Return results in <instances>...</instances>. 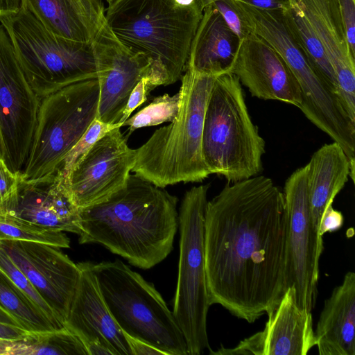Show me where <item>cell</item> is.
Instances as JSON below:
<instances>
[{
	"mask_svg": "<svg viewBox=\"0 0 355 355\" xmlns=\"http://www.w3.org/2000/svg\"><path fill=\"white\" fill-rule=\"evenodd\" d=\"M205 262L210 305L253 323L292 285L284 193L263 175L207 201Z\"/></svg>",
	"mask_w": 355,
	"mask_h": 355,
	"instance_id": "cell-1",
	"label": "cell"
},
{
	"mask_svg": "<svg viewBox=\"0 0 355 355\" xmlns=\"http://www.w3.org/2000/svg\"><path fill=\"white\" fill-rule=\"evenodd\" d=\"M178 199L136 175L105 200L80 209L79 243H98L150 269L171 253L178 227Z\"/></svg>",
	"mask_w": 355,
	"mask_h": 355,
	"instance_id": "cell-2",
	"label": "cell"
},
{
	"mask_svg": "<svg viewBox=\"0 0 355 355\" xmlns=\"http://www.w3.org/2000/svg\"><path fill=\"white\" fill-rule=\"evenodd\" d=\"M203 10L199 0L189 6L175 0H117L105 19L122 44L150 60L155 88L182 77Z\"/></svg>",
	"mask_w": 355,
	"mask_h": 355,
	"instance_id": "cell-3",
	"label": "cell"
},
{
	"mask_svg": "<svg viewBox=\"0 0 355 355\" xmlns=\"http://www.w3.org/2000/svg\"><path fill=\"white\" fill-rule=\"evenodd\" d=\"M179 92L181 105L168 125L156 130L136 149L132 172L161 188L180 182H198L210 173L202 141L207 101L216 76L186 68Z\"/></svg>",
	"mask_w": 355,
	"mask_h": 355,
	"instance_id": "cell-4",
	"label": "cell"
},
{
	"mask_svg": "<svg viewBox=\"0 0 355 355\" xmlns=\"http://www.w3.org/2000/svg\"><path fill=\"white\" fill-rule=\"evenodd\" d=\"M202 150L210 174L236 182L259 175L265 141L253 123L241 84L232 73L216 78L207 101Z\"/></svg>",
	"mask_w": 355,
	"mask_h": 355,
	"instance_id": "cell-5",
	"label": "cell"
},
{
	"mask_svg": "<svg viewBox=\"0 0 355 355\" xmlns=\"http://www.w3.org/2000/svg\"><path fill=\"white\" fill-rule=\"evenodd\" d=\"M103 298L123 333L166 355H189L173 312L154 285L123 261L89 262Z\"/></svg>",
	"mask_w": 355,
	"mask_h": 355,
	"instance_id": "cell-6",
	"label": "cell"
},
{
	"mask_svg": "<svg viewBox=\"0 0 355 355\" xmlns=\"http://www.w3.org/2000/svg\"><path fill=\"white\" fill-rule=\"evenodd\" d=\"M0 22L40 99L71 84L97 78L92 42L55 35L22 3L15 12L1 16Z\"/></svg>",
	"mask_w": 355,
	"mask_h": 355,
	"instance_id": "cell-7",
	"label": "cell"
},
{
	"mask_svg": "<svg viewBox=\"0 0 355 355\" xmlns=\"http://www.w3.org/2000/svg\"><path fill=\"white\" fill-rule=\"evenodd\" d=\"M209 184L192 187L178 215L180 256L173 316L184 337L189 355L210 349L207 317L209 301L205 262V216Z\"/></svg>",
	"mask_w": 355,
	"mask_h": 355,
	"instance_id": "cell-8",
	"label": "cell"
},
{
	"mask_svg": "<svg viewBox=\"0 0 355 355\" xmlns=\"http://www.w3.org/2000/svg\"><path fill=\"white\" fill-rule=\"evenodd\" d=\"M99 84L91 78L67 85L42 99L31 148L19 175L24 181L49 176L97 117Z\"/></svg>",
	"mask_w": 355,
	"mask_h": 355,
	"instance_id": "cell-9",
	"label": "cell"
},
{
	"mask_svg": "<svg viewBox=\"0 0 355 355\" xmlns=\"http://www.w3.org/2000/svg\"><path fill=\"white\" fill-rule=\"evenodd\" d=\"M40 99L28 82L6 30L0 25V137L2 158L22 172L35 132Z\"/></svg>",
	"mask_w": 355,
	"mask_h": 355,
	"instance_id": "cell-10",
	"label": "cell"
},
{
	"mask_svg": "<svg viewBox=\"0 0 355 355\" xmlns=\"http://www.w3.org/2000/svg\"><path fill=\"white\" fill-rule=\"evenodd\" d=\"M283 193L291 282L300 306L311 312L317 299L319 261L324 247L322 237L313 224L306 166L297 168L288 177Z\"/></svg>",
	"mask_w": 355,
	"mask_h": 355,
	"instance_id": "cell-11",
	"label": "cell"
},
{
	"mask_svg": "<svg viewBox=\"0 0 355 355\" xmlns=\"http://www.w3.org/2000/svg\"><path fill=\"white\" fill-rule=\"evenodd\" d=\"M121 127L98 139L71 172L68 187L79 209L100 203L123 188L136 162Z\"/></svg>",
	"mask_w": 355,
	"mask_h": 355,
	"instance_id": "cell-12",
	"label": "cell"
},
{
	"mask_svg": "<svg viewBox=\"0 0 355 355\" xmlns=\"http://www.w3.org/2000/svg\"><path fill=\"white\" fill-rule=\"evenodd\" d=\"M0 247L64 324L79 282L78 266L48 243L0 240Z\"/></svg>",
	"mask_w": 355,
	"mask_h": 355,
	"instance_id": "cell-13",
	"label": "cell"
},
{
	"mask_svg": "<svg viewBox=\"0 0 355 355\" xmlns=\"http://www.w3.org/2000/svg\"><path fill=\"white\" fill-rule=\"evenodd\" d=\"M92 46L100 90L96 119L105 123H120L132 90L150 76L151 63L144 55L122 44L105 19Z\"/></svg>",
	"mask_w": 355,
	"mask_h": 355,
	"instance_id": "cell-14",
	"label": "cell"
},
{
	"mask_svg": "<svg viewBox=\"0 0 355 355\" xmlns=\"http://www.w3.org/2000/svg\"><path fill=\"white\" fill-rule=\"evenodd\" d=\"M262 331L241 340L233 348L223 345L213 354L306 355L316 346L312 313L300 306L291 285L278 304L267 313Z\"/></svg>",
	"mask_w": 355,
	"mask_h": 355,
	"instance_id": "cell-15",
	"label": "cell"
},
{
	"mask_svg": "<svg viewBox=\"0 0 355 355\" xmlns=\"http://www.w3.org/2000/svg\"><path fill=\"white\" fill-rule=\"evenodd\" d=\"M0 214L49 229L78 235L81 232L80 209L58 171L33 181H24L19 175L15 190L0 205Z\"/></svg>",
	"mask_w": 355,
	"mask_h": 355,
	"instance_id": "cell-16",
	"label": "cell"
},
{
	"mask_svg": "<svg viewBox=\"0 0 355 355\" xmlns=\"http://www.w3.org/2000/svg\"><path fill=\"white\" fill-rule=\"evenodd\" d=\"M231 73L252 96L298 108L302 105L300 88L291 69L272 47L254 34L240 40Z\"/></svg>",
	"mask_w": 355,
	"mask_h": 355,
	"instance_id": "cell-17",
	"label": "cell"
},
{
	"mask_svg": "<svg viewBox=\"0 0 355 355\" xmlns=\"http://www.w3.org/2000/svg\"><path fill=\"white\" fill-rule=\"evenodd\" d=\"M321 42L334 69L337 96L355 124V56L346 37L340 0H292Z\"/></svg>",
	"mask_w": 355,
	"mask_h": 355,
	"instance_id": "cell-18",
	"label": "cell"
},
{
	"mask_svg": "<svg viewBox=\"0 0 355 355\" xmlns=\"http://www.w3.org/2000/svg\"><path fill=\"white\" fill-rule=\"evenodd\" d=\"M77 265L80 277L64 327L77 335L85 346L96 342L114 355H132L124 333L103 298L89 261Z\"/></svg>",
	"mask_w": 355,
	"mask_h": 355,
	"instance_id": "cell-19",
	"label": "cell"
},
{
	"mask_svg": "<svg viewBox=\"0 0 355 355\" xmlns=\"http://www.w3.org/2000/svg\"><path fill=\"white\" fill-rule=\"evenodd\" d=\"M315 331L320 355H355V273L348 271L324 301Z\"/></svg>",
	"mask_w": 355,
	"mask_h": 355,
	"instance_id": "cell-20",
	"label": "cell"
},
{
	"mask_svg": "<svg viewBox=\"0 0 355 355\" xmlns=\"http://www.w3.org/2000/svg\"><path fill=\"white\" fill-rule=\"evenodd\" d=\"M239 43L217 9L209 5L203 10L186 68L216 77L231 73Z\"/></svg>",
	"mask_w": 355,
	"mask_h": 355,
	"instance_id": "cell-21",
	"label": "cell"
},
{
	"mask_svg": "<svg viewBox=\"0 0 355 355\" xmlns=\"http://www.w3.org/2000/svg\"><path fill=\"white\" fill-rule=\"evenodd\" d=\"M306 166L311 218L318 232L325 209L333 205L348 177L354 181L355 164L350 163L341 146L333 141L317 150Z\"/></svg>",
	"mask_w": 355,
	"mask_h": 355,
	"instance_id": "cell-22",
	"label": "cell"
},
{
	"mask_svg": "<svg viewBox=\"0 0 355 355\" xmlns=\"http://www.w3.org/2000/svg\"><path fill=\"white\" fill-rule=\"evenodd\" d=\"M88 355L80 338L67 328L28 332L14 340L0 339V355Z\"/></svg>",
	"mask_w": 355,
	"mask_h": 355,
	"instance_id": "cell-23",
	"label": "cell"
},
{
	"mask_svg": "<svg viewBox=\"0 0 355 355\" xmlns=\"http://www.w3.org/2000/svg\"><path fill=\"white\" fill-rule=\"evenodd\" d=\"M51 33L69 40L92 42L95 35L68 0H21Z\"/></svg>",
	"mask_w": 355,
	"mask_h": 355,
	"instance_id": "cell-24",
	"label": "cell"
},
{
	"mask_svg": "<svg viewBox=\"0 0 355 355\" xmlns=\"http://www.w3.org/2000/svg\"><path fill=\"white\" fill-rule=\"evenodd\" d=\"M289 2L290 8L282 12L290 31L317 73L328 88L337 96L338 87L335 73L324 47L300 8L292 0H289Z\"/></svg>",
	"mask_w": 355,
	"mask_h": 355,
	"instance_id": "cell-25",
	"label": "cell"
},
{
	"mask_svg": "<svg viewBox=\"0 0 355 355\" xmlns=\"http://www.w3.org/2000/svg\"><path fill=\"white\" fill-rule=\"evenodd\" d=\"M0 306L11 314L20 326L30 332L62 329L51 321L0 268Z\"/></svg>",
	"mask_w": 355,
	"mask_h": 355,
	"instance_id": "cell-26",
	"label": "cell"
},
{
	"mask_svg": "<svg viewBox=\"0 0 355 355\" xmlns=\"http://www.w3.org/2000/svg\"><path fill=\"white\" fill-rule=\"evenodd\" d=\"M0 240L40 242L69 248L70 240L62 231L44 227L24 220L0 214Z\"/></svg>",
	"mask_w": 355,
	"mask_h": 355,
	"instance_id": "cell-27",
	"label": "cell"
},
{
	"mask_svg": "<svg viewBox=\"0 0 355 355\" xmlns=\"http://www.w3.org/2000/svg\"><path fill=\"white\" fill-rule=\"evenodd\" d=\"M181 105V94H165L153 98L146 107L122 123L128 126L127 139L135 130L149 126H155L165 122H171L176 117Z\"/></svg>",
	"mask_w": 355,
	"mask_h": 355,
	"instance_id": "cell-28",
	"label": "cell"
},
{
	"mask_svg": "<svg viewBox=\"0 0 355 355\" xmlns=\"http://www.w3.org/2000/svg\"><path fill=\"white\" fill-rule=\"evenodd\" d=\"M122 127L121 123L110 124L94 119L78 141L64 157L58 171L68 180L76 165L88 153L93 145L110 130Z\"/></svg>",
	"mask_w": 355,
	"mask_h": 355,
	"instance_id": "cell-29",
	"label": "cell"
},
{
	"mask_svg": "<svg viewBox=\"0 0 355 355\" xmlns=\"http://www.w3.org/2000/svg\"><path fill=\"white\" fill-rule=\"evenodd\" d=\"M0 268L10 277L37 306L53 322L64 327L51 308L35 289L24 274L12 262L7 253L0 247Z\"/></svg>",
	"mask_w": 355,
	"mask_h": 355,
	"instance_id": "cell-30",
	"label": "cell"
},
{
	"mask_svg": "<svg viewBox=\"0 0 355 355\" xmlns=\"http://www.w3.org/2000/svg\"><path fill=\"white\" fill-rule=\"evenodd\" d=\"M74 10L96 35L105 21L103 0H68Z\"/></svg>",
	"mask_w": 355,
	"mask_h": 355,
	"instance_id": "cell-31",
	"label": "cell"
},
{
	"mask_svg": "<svg viewBox=\"0 0 355 355\" xmlns=\"http://www.w3.org/2000/svg\"><path fill=\"white\" fill-rule=\"evenodd\" d=\"M211 5L217 9L225 23L240 40L252 34L243 21L235 6L234 0H219Z\"/></svg>",
	"mask_w": 355,
	"mask_h": 355,
	"instance_id": "cell-32",
	"label": "cell"
},
{
	"mask_svg": "<svg viewBox=\"0 0 355 355\" xmlns=\"http://www.w3.org/2000/svg\"><path fill=\"white\" fill-rule=\"evenodd\" d=\"M154 87L152 86L149 76L143 78L132 90L125 107L123 110L120 123L127 120L139 106L142 105L148 98V95Z\"/></svg>",
	"mask_w": 355,
	"mask_h": 355,
	"instance_id": "cell-33",
	"label": "cell"
},
{
	"mask_svg": "<svg viewBox=\"0 0 355 355\" xmlns=\"http://www.w3.org/2000/svg\"><path fill=\"white\" fill-rule=\"evenodd\" d=\"M347 40L355 56V0H340Z\"/></svg>",
	"mask_w": 355,
	"mask_h": 355,
	"instance_id": "cell-34",
	"label": "cell"
},
{
	"mask_svg": "<svg viewBox=\"0 0 355 355\" xmlns=\"http://www.w3.org/2000/svg\"><path fill=\"white\" fill-rule=\"evenodd\" d=\"M19 175H15L8 168L3 158H0V205L15 190Z\"/></svg>",
	"mask_w": 355,
	"mask_h": 355,
	"instance_id": "cell-35",
	"label": "cell"
},
{
	"mask_svg": "<svg viewBox=\"0 0 355 355\" xmlns=\"http://www.w3.org/2000/svg\"><path fill=\"white\" fill-rule=\"evenodd\" d=\"M344 224L343 214L334 209L330 205L324 211L318 229L319 235L323 237L326 233H331L339 230Z\"/></svg>",
	"mask_w": 355,
	"mask_h": 355,
	"instance_id": "cell-36",
	"label": "cell"
},
{
	"mask_svg": "<svg viewBox=\"0 0 355 355\" xmlns=\"http://www.w3.org/2000/svg\"><path fill=\"white\" fill-rule=\"evenodd\" d=\"M132 355H166L164 352L144 341L125 334Z\"/></svg>",
	"mask_w": 355,
	"mask_h": 355,
	"instance_id": "cell-37",
	"label": "cell"
},
{
	"mask_svg": "<svg viewBox=\"0 0 355 355\" xmlns=\"http://www.w3.org/2000/svg\"><path fill=\"white\" fill-rule=\"evenodd\" d=\"M254 8L284 11L290 8L289 0H237Z\"/></svg>",
	"mask_w": 355,
	"mask_h": 355,
	"instance_id": "cell-38",
	"label": "cell"
},
{
	"mask_svg": "<svg viewBox=\"0 0 355 355\" xmlns=\"http://www.w3.org/2000/svg\"><path fill=\"white\" fill-rule=\"evenodd\" d=\"M28 331L23 328L0 323V339L14 340L26 335Z\"/></svg>",
	"mask_w": 355,
	"mask_h": 355,
	"instance_id": "cell-39",
	"label": "cell"
},
{
	"mask_svg": "<svg viewBox=\"0 0 355 355\" xmlns=\"http://www.w3.org/2000/svg\"><path fill=\"white\" fill-rule=\"evenodd\" d=\"M20 4L21 0H0V17L15 12Z\"/></svg>",
	"mask_w": 355,
	"mask_h": 355,
	"instance_id": "cell-40",
	"label": "cell"
},
{
	"mask_svg": "<svg viewBox=\"0 0 355 355\" xmlns=\"http://www.w3.org/2000/svg\"><path fill=\"white\" fill-rule=\"evenodd\" d=\"M85 347L88 355H114L110 349L98 343H89Z\"/></svg>",
	"mask_w": 355,
	"mask_h": 355,
	"instance_id": "cell-41",
	"label": "cell"
},
{
	"mask_svg": "<svg viewBox=\"0 0 355 355\" xmlns=\"http://www.w3.org/2000/svg\"><path fill=\"white\" fill-rule=\"evenodd\" d=\"M0 323L22 328L16 319L0 306Z\"/></svg>",
	"mask_w": 355,
	"mask_h": 355,
	"instance_id": "cell-42",
	"label": "cell"
},
{
	"mask_svg": "<svg viewBox=\"0 0 355 355\" xmlns=\"http://www.w3.org/2000/svg\"><path fill=\"white\" fill-rule=\"evenodd\" d=\"M196 0H175L180 6H189L194 3Z\"/></svg>",
	"mask_w": 355,
	"mask_h": 355,
	"instance_id": "cell-43",
	"label": "cell"
},
{
	"mask_svg": "<svg viewBox=\"0 0 355 355\" xmlns=\"http://www.w3.org/2000/svg\"><path fill=\"white\" fill-rule=\"evenodd\" d=\"M108 3V6L114 3L117 0H105Z\"/></svg>",
	"mask_w": 355,
	"mask_h": 355,
	"instance_id": "cell-44",
	"label": "cell"
},
{
	"mask_svg": "<svg viewBox=\"0 0 355 355\" xmlns=\"http://www.w3.org/2000/svg\"><path fill=\"white\" fill-rule=\"evenodd\" d=\"M0 158H2V148H1V137H0Z\"/></svg>",
	"mask_w": 355,
	"mask_h": 355,
	"instance_id": "cell-45",
	"label": "cell"
}]
</instances>
